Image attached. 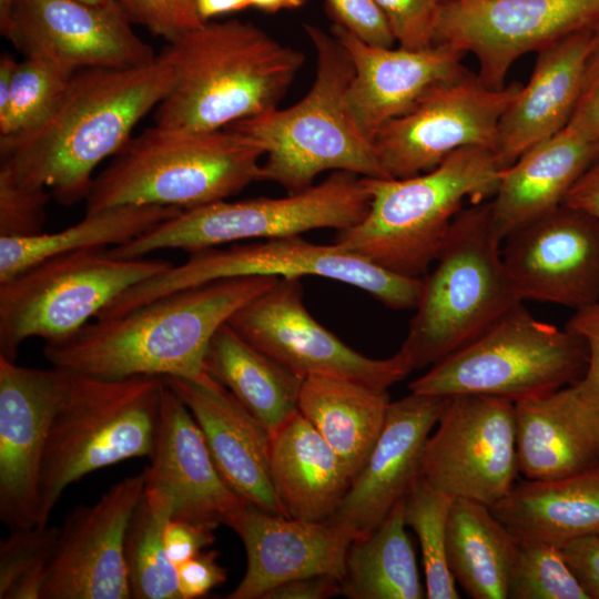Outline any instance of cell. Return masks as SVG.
Listing matches in <instances>:
<instances>
[{
    "label": "cell",
    "instance_id": "cell-33",
    "mask_svg": "<svg viewBox=\"0 0 599 599\" xmlns=\"http://www.w3.org/2000/svg\"><path fill=\"white\" fill-rule=\"evenodd\" d=\"M519 541L490 507L455 498L447 522L448 568L474 599H507Z\"/></svg>",
    "mask_w": 599,
    "mask_h": 599
},
{
    "label": "cell",
    "instance_id": "cell-29",
    "mask_svg": "<svg viewBox=\"0 0 599 599\" xmlns=\"http://www.w3.org/2000/svg\"><path fill=\"white\" fill-rule=\"evenodd\" d=\"M270 470L284 516L301 520H328L352 483L339 457L300 410L271 434Z\"/></svg>",
    "mask_w": 599,
    "mask_h": 599
},
{
    "label": "cell",
    "instance_id": "cell-50",
    "mask_svg": "<svg viewBox=\"0 0 599 599\" xmlns=\"http://www.w3.org/2000/svg\"><path fill=\"white\" fill-rule=\"evenodd\" d=\"M342 593L341 581L331 576L290 580L271 589L263 599H326Z\"/></svg>",
    "mask_w": 599,
    "mask_h": 599
},
{
    "label": "cell",
    "instance_id": "cell-51",
    "mask_svg": "<svg viewBox=\"0 0 599 599\" xmlns=\"http://www.w3.org/2000/svg\"><path fill=\"white\" fill-rule=\"evenodd\" d=\"M562 204L579 209L599 221V155L579 176Z\"/></svg>",
    "mask_w": 599,
    "mask_h": 599
},
{
    "label": "cell",
    "instance_id": "cell-37",
    "mask_svg": "<svg viewBox=\"0 0 599 599\" xmlns=\"http://www.w3.org/2000/svg\"><path fill=\"white\" fill-rule=\"evenodd\" d=\"M454 499L418 476L404 497V518L419 541L428 599H459L448 568L447 522Z\"/></svg>",
    "mask_w": 599,
    "mask_h": 599
},
{
    "label": "cell",
    "instance_id": "cell-18",
    "mask_svg": "<svg viewBox=\"0 0 599 599\" xmlns=\"http://www.w3.org/2000/svg\"><path fill=\"white\" fill-rule=\"evenodd\" d=\"M115 0H17L3 37L26 55L79 71L131 69L155 61Z\"/></svg>",
    "mask_w": 599,
    "mask_h": 599
},
{
    "label": "cell",
    "instance_id": "cell-36",
    "mask_svg": "<svg viewBox=\"0 0 599 599\" xmlns=\"http://www.w3.org/2000/svg\"><path fill=\"white\" fill-rule=\"evenodd\" d=\"M172 512L166 496L144 486L124 544L132 598L181 599L176 566L170 560L164 544V529Z\"/></svg>",
    "mask_w": 599,
    "mask_h": 599
},
{
    "label": "cell",
    "instance_id": "cell-14",
    "mask_svg": "<svg viewBox=\"0 0 599 599\" xmlns=\"http://www.w3.org/2000/svg\"><path fill=\"white\" fill-rule=\"evenodd\" d=\"M518 473L515 403L450 397L425 443L419 476L453 498L491 507L509 493Z\"/></svg>",
    "mask_w": 599,
    "mask_h": 599
},
{
    "label": "cell",
    "instance_id": "cell-44",
    "mask_svg": "<svg viewBox=\"0 0 599 599\" xmlns=\"http://www.w3.org/2000/svg\"><path fill=\"white\" fill-rule=\"evenodd\" d=\"M332 19L363 41L390 48L395 43L388 22L374 0H325Z\"/></svg>",
    "mask_w": 599,
    "mask_h": 599
},
{
    "label": "cell",
    "instance_id": "cell-28",
    "mask_svg": "<svg viewBox=\"0 0 599 599\" xmlns=\"http://www.w3.org/2000/svg\"><path fill=\"white\" fill-rule=\"evenodd\" d=\"M598 155L599 140H589L566 126L502 169L489 201L500 240L561 205L576 181Z\"/></svg>",
    "mask_w": 599,
    "mask_h": 599
},
{
    "label": "cell",
    "instance_id": "cell-9",
    "mask_svg": "<svg viewBox=\"0 0 599 599\" xmlns=\"http://www.w3.org/2000/svg\"><path fill=\"white\" fill-rule=\"evenodd\" d=\"M370 204L367 177L334 171L324 181L283 197L217 201L181 210L134 240L110 247L115 257L138 258L160 250L194 253L246 240H270L355 225Z\"/></svg>",
    "mask_w": 599,
    "mask_h": 599
},
{
    "label": "cell",
    "instance_id": "cell-6",
    "mask_svg": "<svg viewBox=\"0 0 599 599\" xmlns=\"http://www.w3.org/2000/svg\"><path fill=\"white\" fill-rule=\"evenodd\" d=\"M261 143L231 128L182 131L160 125L131 136L92 182L85 213L119 205L192 209L260 181Z\"/></svg>",
    "mask_w": 599,
    "mask_h": 599
},
{
    "label": "cell",
    "instance_id": "cell-26",
    "mask_svg": "<svg viewBox=\"0 0 599 599\" xmlns=\"http://www.w3.org/2000/svg\"><path fill=\"white\" fill-rule=\"evenodd\" d=\"M590 38L591 26L536 52L528 83L499 122L494 153L501 170L568 125L580 97Z\"/></svg>",
    "mask_w": 599,
    "mask_h": 599
},
{
    "label": "cell",
    "instance_id": "cell-38",
    "mask_svg": "<svg viewBox=\"0 0 599 599\" xmlns=\"http://www.w3.org/2000/svg\"><path fill=\"white\" fill-rule=\"evenodd\" d=\"M77 71L42 55L19 62L6 106L0 110V136L41 125L64 98Z\"/></svg>",
    "mask_w": 599,
    "mask_h": 599
},
{
    "label": "cell",
    "instance_id": "cell-54",
    "mask_svg": "<svg viewBox=\"0 0 599 599\" xmlns=\"http://www.w3.org/2000/svg\"><path fill=\"white\" fill-rule=\"evenodd\" d=\"M307 0H248L250 7L266 13H275L281 10L296 9Z\"/></svg>",
    "mask_w": 599,
    "mask_h": 599
},
{
    "label": "cell",
    "instance_id": "cell-24",
    "mask_svg": "<svg viewBox=\"0 0 599 599\" xmlns=\"http://www.w3.org/2000/svg\"><path fill=\"white\" fill-rule=\"evenodd\" d=\"M149 458L145 486L170 499L172 518L217 527L247 504L223 479L199 424L165 380Z\"/></svg>",
    "mask_w": 599,
    "mask_h": 599
},
{
    "label": "cell",
    "instance_id": "cell-21",
    "mask_svg": "<svg viewBox=\"0 0 599 599\" xmlns=\"http://www.w3.org/2000/svg\"><path fill=\"white\" fill-rule=\"evenodd\" d=\"M242 540L246 570L229 599H263L290 580L331 576L341 582L348 548L358 538L351 527L274 515L246 504L227 520Z\"/></svg>",
    "mask_w": 599,
    "mask_h": 599
},
{
    "label": "cell",
    "instance_id": "cell-16",
    "mask_svg": "<svg viewBox=\"0 0 599 599\" xmlns=\"http://www.w3.org/2000/svg\"><path fill=\"white\" fill-rule=\"evenodd\" d=\"M598 18L599 0H441L434 45L473 54L481 83L500 90L520 57Z\"/></svg>",
    "mask_w": 599,
    "mask_h": 599
},
{
    "label": "cell",
    "instance_id": "cell-53",
    "mask_svg": "<svg viewBox=\"0 0 599 599\" xmlns=\"http://www.w3.org/2000/svg\"><path fill=\"white\" fill-rule=\"evenodd\" d=\"M18 63L19 62L7 52L2 53L0 57V110H2L8 102Z\"/></svg>",
    "mask_w": 599,
    "mask_h": 599
},
{
    "label": "cell",
    "instance_id": "cell-2",
    "mask_svg": "<svg viewBox=\"0 0 599 599\" xmlns=\"http://www.w3.org/2000/svg\"><path fill=\"white\" fill-rule=\"evenodd\" d=\"M277 278H224L180 290L124 314L94 318L70 337L45 344L43 355L54 367L97 378H196L205 372L217 329Z\"/></svg>",
    "mask_w": 599,
    "mask_h": 599
},
{
    "label": "cell",
    "instance_id": "cell-20",
    "mask_svg": "<svg viewBox=\"0 0 599 599\" xmlns=\"http://www.w3.org/2000/svg\"><path fill=\"white\" fill-rule=\"evenodd\" d=\"M144 486L142 470L112 485L93 505L69 512L41 599L132 598L124 544Z\"/></svg>",
    "mask_w": 599,
    "mask_h": 599
},
{
    "label": "cell",
    "instance_id": "cell-17",
    "mask_svg": "<svg viewBox=\"0 0 599 599\" xmlns=\"http://www.w3.org/2000/svg\"><path fill=\"white\" fill-rule=\"evenodd\" d=\"M520 301L578 309L599 301V221L565 204L522 224L501 243Z\"/></svg>",
    "mask_w": 599,
    "mask_h": 599
},
{
    "label": "cell",
    "instance_id": "cell-19",
    "mask_svg": "<svg viewBox=\"0 0 599 599\" xmlns=\"http://www.w3.org/2000/svg\"><path fill=\"white\" fill-rule=\"evenodd\" d=\"M70 377L0 356V518L10 529L38 525L41 465Z\"/></svg>",
    "mask_w": 599,
    "mask_h": 599
},
{
    "label": "cell",
    "instance_id": "cell-41",
    "mask_svg": "<svg viewBox=\"0 0 599 599\" xmlns=\"http://www.w3.org/2000/svg\"><path fill=\"white\" fill-rule=\"evenodd\" d=\"M47 189L16 183L0 173V236H31L43 232Z\"/></svg>",
    "mask_w": 599,
    "mask_h": 599
},
{
    "label": "cell",
    "instance_id": "cell-15",
    "mask_svg": "<svg viewBox=\"0 0 599 599\" xmlns=\"http://www.w3.org/2000/svg\"><path fill=\"white\" fill-rule=\"evenodd\" d=\"M227 323L255 348L303 377H345L387 389L413 372L400 352L370 358L318 323L304 304L301 278L278 277Z\"/></svg>",
    "mask_w": 599,
    "mask_h": 599
},
{
    "label": "cell",
    "instance_id": "cell-11",
    "mask_svg": "<svg viewBox=\"0 0 599 599\" xmlns=\"http://www.w3.org/2000/svg\"><path fill=\"white\" fill-rule=\"evenodd\" d=\"M247 276L324 277L364 291L396 311L415 308L423 285V278L393 273L337 244H315L294 235L190 253L184 263L173 264L124 291L102 311L101 316L124 314L180 290Z\"/></svg>",
    "mask_w": 599,
    "mask_h": 599
},
{
    "label": "cell",
    "instance_id": "cell-23",
    "mask_svg": "<svg viewBox=\"0 0 599 599\" xmlns=\"http://www.w3.org/2000/svg\"><path fill=\"white\" fill-rule=\"evenodd\" d=\"M329 32L352 60L349 112L373 143L385 124L412 110L430 88L468 72L461 63L464 54L446 47L412 50L373 45L336 22Z\"/></svg>",
    "mask_w": 599,
    "mask_h": 599
},
{
    "label": "cell",
    "instance_id": "cell-10",
    "mask_svg": "<svg viewBox=\"0 0 599 599\" xmlns=\"http://www.w3.org/2000/svg\"><path fill=\"white\" fill-rule=\"evenodd\" d=\"M587 361V345L579 335L537 319L520 303L408 388L423 395H484L515 403L576 383Z\"/></svg>",
    "mask_w": 599,
    "mask_h": 599
},
{
    "label": "cell",
    "instance_id": "cell-32",
    "mask_svg": "<svg viewBox=\"0 0 599 599\" xmlns=\"http://www.w3.org/2000/svg\"><path fill=\"white\" fill-rule=\"evenodd\" d=\"M204 368L270 434L298 410L305 377L255 348L229 323L222 325L212 337Z\"/></svg>",
    "mask_w": 599,
    "mask_h": 599
},
{
    "label": "cell",
    "instance_id": "cell-22",
    "mask_svg": "<svg viewBox=\"0 0 599 599\" xmlns=\"http://www.w3.org/2000/svg\"><path fill=\"white\" fill-rule=\"evenodd\" d=\"M450 397L409 393L390 402L369 456L328 519L359 537L374 531L419 476L425 443Z\"/></svg>",
    "mask_w": 599,
    "mask_h": 599
},
{
    "label": "cell",
    "instance_id": "cell-48",
    "mask_svg": "<svg viewBox=\"0 0 599 599\" xmlns=\"http://www.w3.org/2000/svg\"><path fill=\"white\" fill-rule=\"evenodd\" d=\"M213 525L171 518L164 529V544L170 560L179 566L214 541Z\"/></svg>",
    "mask_w": 599,
    "mask_h": 599
},
{
    "label": "cell",
    "instance_id": "cell-4",
    "mask_svg": "<svg viewBox=\"0 0 599 599\" xmlns=\"http://www.w3.org/2000/svg\"><path fill=\"white\" fill-rule=\"evenodd\" d=\"M500 171L493 150L466 146L417 175L367 177L366 215L337 231L333 243L393 273L422 278L465 203L494 196Z\"/></svg>",
    "mask_w": 599,
    "mask_h": 599
},
{
    "label": "cell",
    "instance_id": "cell-43",
    "mask_svg": "<svg viewBox=\"0 0 599 599\" xmlns=\"http://www.w3.org/2000/svg\"><path fill=\"white\" fill-rule=\"evenodd\" d=\"M132 23L148 29L166 42L201 27L195 0H115Z\"/></svg>",
    "mask_w": 599,
    "mask_h": 599
},
{
    "label": "cell",
    "instance_id": "cell-3",
    "mask_svg": "<svg viewBox=\"0 0 599 599\" xmlns=\"http://www.w3.org/2000/svg\"><path fill=\"white\" fill-rule=\"evenodd\" d=\"M158 57L174 72L154 109L156 125L215 131L277 108L304 54L252 22L209 21L169 41Z\"/></svg>",
    "mask_w": 599,
    "mask_h": 599
},
{
    "label": "cell",
    "instance_id": "cell-35",
    "mask_svg": "<svg viewBox=\"0 0 599 599\" xmlns=\"http://www.w3.org/2000/svg\"><path fill=\"white\" fill-rule=\"evenodd\" d=\"M406 527L403 498L374 531L353 540L346 555L342 595L352 599L426 597Z\"/></svg>",
    "mask_w": 599,
    "mask_h": 599
},
{
    "label": "cell",
    "instance_id": "cell-49",
    "mask_svg": "<svg viewBox=\"0 0 599 599\" xmlns=\"http://www.w3.org/2000/svg\"><path fill=\"white\" fill-rule=\"evenodd\" d=\"M560 550L588 599H599V535L573 539Z\"/></svg>",
    "mask_w": 599,
    "mask_h": 599
},
{
    "label": "cell",
    "instance_id": "cell-40",
    "mask_svg": "<svg viewBox=\"0 0 599 599\" xmlns=\"http://www.w3.org/2000/svg\"><path fill=\"white\" fill-rule=\"evenodd\" d=\"M510 599H588L560 548L520 544L508 583Z\"/></svg>",
    "mask_w": 599,
    "mask_h": 599
},
{
    "label": "cell",
    "instance_id": "cell-42",
    "mask_svg": "<svg viewBox=\"0 0 599 599\" xmlns=\"http://www.w3.org/2000/svg\"><path fill=\"white\" fill-rule=\"evenodd\" d=\"M398 47L423 50L434 45L441 0H374Z\"/></svg>",
    "mask_w": 599,
    "mask_h": 599
},
{
    "label": "cell",
    "instance_id": "cell-34",
    "mask_svg": "<svg viewBox=\"0 0 599 599\" xmlns=\"http://www.w3.org/2000/svg\"><path fill=\"white\" fill-rule=\"evenodd\" d=\"M181 209L160 205H119L85 216L53 233L0 236V283L47 258L81 250L123 245Z\"/></svg>",
    "mask_w": 599,
    "mask_h": 599
},
{
    "label": "cell",
    "instance_id": "cell-5",
    "mask_svg": "<svg viewBox=\"0 0 599 599\" xmlns=\"http://www.w3.org/2000/svg\"><path fill=\"white\" fill-rule=\"evenodd\" d=\"M303 27L316 54L309 91L286 109L276 108L227 128L261 143L265 161L260 181L276 183L287 193L308 189L325 171L389 179L374 143L362 134L349 112L354 67L347 51L331 32L309 23Z\"/></svg>",
    "mask_w": 599,
    "mask_h": 599
},
{
    "label": "cell",
    "instance_id": "cell-25",
    "mask_svg": "<svg viewBox=\"0 0 599 599\" xmlns=\"http://www.w3.org/2000/svg\"><path fill=\"white\" fill-rule=\"evenodd\" d=\"M163 378L195 418L232 490L247 504L284 516L271 479V434L263 424L206 372Z\"/></svg>",
    "mask_w": 599,
    "mask_h": 599
},
{
    "label": "cell",
    "instance_id": "cell-7",
    "mask_svg": "<svg viewBox=\"0 0 599 599\" xmlns=\"http://www.w3.org/2000/svg\"><path fill=\"white\" fill-rule=\"evenodd\" d=\"M489 201L464 207L423 286L398 352L413 370L466 346L522 303L506 271Z\"/></svg>",
    "mask_w": 599,
    "mask_h": 599
},
{
    "label": "cell",
    "instance_id": "cell-55",
    "mask_svg": "<svg viewBox=\"0 0 599 599\" xmlns=\"http://www.w3.org/2000/svg\"><path fill=\"white\" fill-rule=\"evenodd\" d=\"M16 2L17 0H0V31L2 35L7 30Z\"/></svg>",
    "mask_w": 599,
    "mask_h": 599
},
{
    "label": "cell",
    "instance_id": "cell-12",
    "mask_svg": "<svg viewBox=\"0 0 599 599\" xmlns=\"http://www.w3.org/2000/svg\"><path fill=\"white\" fill-rule=\"evenodd\" d=\"M161 258H122L97 247L47 258L0 283V356L16 362L28 338L63 341L128 288L166 271Z\"/></svg>",
    "mask_w": 599,
    "mask_h": 599
},
{
    "label": "cell",
    "instance_id": "cell-1",
    "mask_svg": "<svg viewBox=\"0 0 599 599\" xmlns=\"http://www.w3.org/2000/svg\"><path fill=\"white\" fill-rule=\"evenodd\" d=\"M173 82L172 68L158 54L143 67L77 71L41 125L0 136V173L21 185L49 189L65 206L85 201L97 166L125 145Z\"/></svg>",
    "mask_w": 599,
    "mask_h": 599
},
{
    "label": "cell",
    "instance_id": "cell-47",
    "mask_svg": "<svg viewBox=\"0 0 599 599\" xmlns=\"http://www.w3.org/2000/svg\"><path fill=\"white\" fill-rule=\"evenodd\" d=\"M214 550L201 551L176 566L181 599H196L221 586L227 578L226 569L217 561Z\"/></svg>",
    "mask_w": 599,
    "mask_h": 599
},
{
    "label": "cell",
    "instance_id": "cell-13",
    "mask_svg": "<svg viewBox=\"0 0 599 599\" xmlns=\"http://www.w3.org/2000/svg\"><path fill=\"white\" fill-rule=\"evenodd\" d=\"M521 88L511 82L494 90L469 71L434 85L376 135L374 145L385 173L389 179L417 175L466 146L494 152L501 116Z\"/></svg>",
    "mask_w": 599,
    "mask_h": 599
},
{
    "label": "cell",
    "instance_id": "cell-8",
    "mask_svg": "<svg viewBox=\"0 0 599 599\" xmlns=\"http://www.w3.org/2000/svg\"><path fill=\"white\" fill-rule=\"evenodd\" d=\"M71 374L53 418L39 480L38 525H48L63 491L83 476L136 457H150L164 379H105Z\"/></svg>",
    "mask_w": 599,
    "mask_h": 599
},
{
    "label": "cell",
    "instance_id": "cell-56",
    "mask_svg": "<svg viewBox=\"0 0 599 599\" xmlns=\"http://www.w3.org/2000/svg\"><path fill=\"white\" fill-rule=\"evenodd\" d=\"M83 1L98 3V2H105V1H109V0H83Z\"/></svg>",
    "mask_w": 599,
    "mask_h": 599
},
{
    "label": "cell",
    "instance_id": "cell-27",
    "mask_svg": "<svg viewBox=\"0 0 599 599\" xmlns=\"http://www.w3.org/2000/svg\"><path fill=\"white\" fill-rule=\"evenodd\" d=\"M518 469L527 479H552L599 463V413L573 384L515 402Z\"/></svg>",
    "mask_w": 599,
    "mask_h": 599
},
{
    "label": "cell",
    "instance_id": "cell-31",
    "mask_svg": "<svg viewBox=\"0 0 599 599\" xmlns=\"http://www.w3.org/2000/svg\"><path fill=\"white\" fill-rule=\"evenodd\" d=\"M390 402L387 389L345 377L309 375L302 385L298 410L353 480L383 429Z\"/></svg>",
    "mask_w": 599,
    "mask_h": 599
},
{
    "label": "cell",
    "instance_id": "cell-30",
    "mask_svg": "<svg viewBox=\"0 0 599 599\" xmlns=\"http://www.w3.org/2000/svg\"><path fill=\"white\" fill-rule=\"evenodd\" d=\"M490 509L520 544L561 548L599 535V463L565 477L516 481Z\"/></svg>",
    "mask_w": 599,
    "mask_h": 599
},
{
    "label": "cell",
    "instance_id": "cell-39",
    "mask_svg": "<svg viewBox=\"0 0 599 599\" xmlns=\"http://www.w3.org/2000/svg\"><path fill=\"white\" fill-rule=\"evenodd\" d=\"M58 536L49 524L11 529L0 542V599H41Z\"/></svg>",
    "mask_w": 599,
    "mask_h": 599
},
{
    "label": "cell",
    "instance_id": "cell-46",
    "mask_svg": "<svg viewBox=\"0 0 599 599\" xmlns=\"http://www.w3.org/2000/svg\"><path fill=\"white\" fill-rule=\"evenodd\" d=\"M567 126L589 140H599V18L591 24L582 88Z\"/></svg>",
    "mask_w": 599,
    "mask_h": 599
},
{
    "label": "cell",
    "instance_id": "cell-52",
    "mask_svg": "<svg viewBox=\"0 0 599 599\" xmlns=\"http://www.w3.org/2000/svg\"><path fill=\"white\" fill-rule=\"evenodd\" d=\"M199 18L203 22L250 8L248 0H195Z\"/></svg>",
    "mask_w": 599,
    "mask_h": 599
},
{
    "label": "cell",
    "instance_id": "cell-45",
    "mask_svg": "<svg viewBox=\"0 0 599 599\" xmlns=\"http://www.w3.org/2000/svg\"><path fill=\"white\" fill-rule=\"evenodd\" d=\"M566 327L579 335L588 349L586 369L573 385L582 400L599 413V301L576 309Z\"/></svg>",
    "mask_w": 599,
    "mask_h": 599
}]
</instances>
